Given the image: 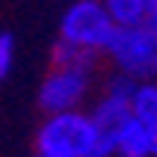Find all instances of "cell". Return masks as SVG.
<instances>
[{
	"label": "cell",
	"instance_id": "cell-3",
	"mask_svg": "<svg viewBox=\"0 0 157 157\" xmlns=\"http://www.w3.org/2000/svg\"><path fill=\"white\" fill-rule=\"evenodd\" d=\"M116 33V24L107 12L104 0H74L59 18V39L62 42L83 48V51L101 53Z\"/></svg>",
	"mask_w": 157,
	"mask_h": 157
},
{
	"label": "cell",
	"instance_id": "cell-13",
	"mask_svg": "<svg viewBox=\"0 0 157 157\" xmlns=\"http://www.w3.org/2000/svg\"><path fill=\"white\" fill-rule=\"evenodd\" d=\"M154 80H157V56H154Z\"/></svg>",
	"mask_w": 157,
	"mask_h": 157
},
{
	"label": "cell",
	"instance_id": "cell-4",
	"mask_svg": "<svg viewBox=\"0 0 157 157\" xmlns=\"http://www.w3.org/2000/svg\"><path fill=\"white\" fill-rule=\"evenodd\" d=\"M95 89V74L80 68H48L39 83V107L44 116H59L86 110V101Z\"/></svg>",
	"mask_w": 157,
	"mask_h": 157
},
{
	"label": "cell",
	"instance_id": "cell-14",
	"mask_svg": "<svg viewBox=\"0 0 157 157\" xmlns=\"http://www.w3.org/2000/svg\"><path fill=\"white\" fill-rule=\"evenodd\" d=\"M154 3H157V0H148V6H154Z\"/></svg>",
	"mask_w": 157,
	"mask_h": 157
},
{
	"label": "cell",
	"instance_id": "cell-11",
	"mask_svg": "<svg viewBox=\"0 0 157 157\" xmlns=\"http://www.w3.org/2000/svg\"><path fill=\"white\" fill-rule=\"evenodd\" d=\"M145 27L157 36V3H154V6H148V21H145Z\"/></svg>",
	"mask_w": 157,
	"mask_h": 157
},
{
	"label": "cell",
	"instance_id": "cell-7",
	"mask_svg": "<svg viewBox=\"0 0 157 157\" xmlns=\"http://www.w3.org/2000/svg\"><path fill=\"white\" fill-rule=\"evenodd\" d=\"M101 53L83 51V48H74V44L62 42L56 36V42L51 48V68H80V71H92L98 74V65H101Z\"/></svg>",
	"mask_w": 157,
	"mask_h": 157
},
{
	"label": "cell",
	"instance_id": "cell-9",
	"mask_svg": "<svg viewBox=\"0 0 157 157\" xmlns=\"http://www.w3.org/2000/svg\"><path fill=\"white\" fill-rule=\"evenodd\" d=\"M116 27H142L148 21V0H104Z\"/></svg>",
	"mask_w": 157,
	"mask_h": 157
},
{
	"label": "cell",
	"instance_id": "cell-6",
	"mask_svg": "<svg viewBox=\"0 0 157 157\" xmlns=\"http://www.w3.org/2000/svg\"><path fill=\"white\" fill-rule=\"evenodd\" d=\"M113 148H116V157H151L154 131L131 116V119L113 133Z\"/></svg>",
	"mask_w": 157,
	"mask_h": 157
},
{
	"label": "cell",
	"instance_id": "cell-8",
	"mask_svg": "<svg viewBox=\"0 0 157 157\" xmlns=\"http://www.w3.org/2000/svg\"><path fill=\"white\" fill-rule=\"evenodd\" d=\"M131 116L136 119V122L148 124L151 131L157 128V80H142V83L133 86Z\"/></svg>",
	"mask_w": 157,
	"mask_h": 157
},
{
	"label": "cell",
	"instance_id": "cell-12",
	"mask_svg": "<svg viewBox=\"0 0 157 157\" xmlns=\"http://www.w3.org/2000/svg\"><path fill=\"white\" fill-rule=\"evenodd\" d=\"M151 157H157V128H154V148H151Z\"/></svg>",
	"mask_w": 157,
	"mask_h": 157
},
{
	"label": "cell",
	"instance_id": "cell-2",
	"mask_svg": "<svg viewBox=\"0 0 157 157\" xmlns=\"http://www.w3.org/2000/svg\"><path fill=\"white\" fill-rule=\"evenodd\" d=\"M154 56H157V36L148 27H116L113 39L104 51V59L113 65L116 74L131 77L133 83L154 80Z\"/></svg>",
	"mask_w": 157,
	"mask_h": 157
},
{
	"label": "cell",
	"instance_id": "cell-10",
	"mask_svg": "<svg viewBox=\"0 0 157 157\" xmlns=\"http://www.w3.org/2000/svg\"><path fill=\"white\" fill-rule=\"evenodd\" d=\"M15 56H18V42H15V36L9 33V30H3L0 33V80H6L12 74Z\"/></svg>",
	"mask_w": 157,
	"mask_h": 157
},
{
	"label": "cell",
	"instance_id": "cell-1",
	"mask_svg": "<svg viewBox=\"0 0 157 157\" xmlns=\"http://www.w3.org/2000/svg\"><path fill=\"white\" fill-rule=\"evenodd\" d=\"M33 145L36 157H116L113 133L101 131L89 110L44 116Z\"/></svg>",
	"mask_w": 157,
	"mask_h": 157
},
{
	"label": "cell",
	"instance_id": "cell-5",
	"mask_svg": "<svg viewBox=\"0 0 157 157\" xmlns=\"http://www.w3.org/2000/svg\"><path fill=\"white\" fill-rule=\"evenodd\" d=\"M133 83L131 77L124 74H110V77L101 83V92L89 107V116L92 122L101 128L104 133H116L128 119H131V95H133Z\"/></svg>",
	"mask_w": 157,
	"mask_h": 157
}]
</instances>
